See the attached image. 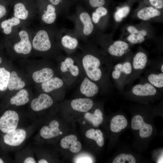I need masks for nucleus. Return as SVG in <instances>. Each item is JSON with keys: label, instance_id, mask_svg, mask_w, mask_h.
Segmentation results:
<instances>
[{"label": "nucleus", "instance_id": "obj_2", "mask_svg": "<svg viewBox=\"0 0 163 163\" xmlns=\"http://www.w3.org/2000/svg\"><path fill=\"white\" fill-rule=\"evenodd\" d=\"M68 18L74 24L73 30L79 39L86 41L93 34L94 26L91 16L81 3L76 6L75 13Z\"/></svg>", "mask_w": 163, "mask_h": 163}, {"label": "nucleus", "instance_id": "obj_6", "mask_svg": "<svg viewBox=\"0 0 163 163\" xmlns=\"http://www.w3.org/2000/svg\"><path fill=\"white\" fill-rule=\"evenodd\" d=\"M78 40L73 30L63 28L59 30V41L60 45L62 49L68 54L74 52L78 47Z\"/></svg>", "mask_w": 163, "mask_h": 163}, {"label": "nucleus", "instance_id": "obj_29", "mask_svg": "<svg viewBox=\"0 0 163 163\" xmlns=\"http://www.w3.org/2000/svg\"><path fill=\"white\" fill-rule=\"evenodd\" d=\"M79 2L83 4L86 10H94L95 8L101 6H106L112 0H78Z\"/></svg>", "mask_w": 163, "mask_h": 163}, {"label": "nucleus", "instance_id": "obj_11", "mask_svg": "<svg viewBox=\"0 0 163 163\" xmlns=\"http://www.w3.org/2000/svg\"><path fill=\"white\" fill-rule=\"evenodd\" d=\"M108 45H102L105 50L113 58L122 57L128 52L129 49V44L122 40H117Z\"/></svg>", "mask_w": 163, "mask_h": 163}, {"label": "nucleus", "instance_id": "obj_18", "mask_svg": "<svg viewBox=\"0 0 163 163\" xmlns=\"http://www.w3.org/2000/svg\"><path fill=\"white\" fill-rule=\"evenodd\" d=\"M145 78L152 85L159 91L163 89V73L154 69L146 71Z\"/></svg>", "mask_w": 163, "mask_h": 163}, {"label": "nucleus", "instance_id": "obj_31", "mask_svg": "<svg viewBox=\"0 0 163 163\" xmlns=\"http://www.w3.org/2000/svg\"><path fill=\"white\" fill-rule=\"evenodd\" d=\"M108 10L106 7L101 6L95 8L92 13L91 18L94 24H98L102 18L107 14Z\"/></svg>", "mask_w": 163, "mask_h": 163}, {"label": "nucleus", "instance_id": "obj_43", "mask_svg": "<svg viewBox=\"0 0 163 163\" xmlns=\"http://www.w3.org/2000/svg\"><path fill=\"white\" fill-rule=\"evenodd\" d=\"M24 163H36V161L33 157H28L26 158L24 161Z\"/></svg>", "mask_w": 163, "mask_h": 163}, {"label": "nucleus", "instance_id": "obj_42", "mask_svg": "<svg viewBox=\"0 0 163 163\" xmlns=\"http://www.w3.org/2000/svg\"><path fill=\"white\" fill-rule=\"evenodd\" d=\"M104 138L103 136L98 138L96 141L97 145L100 147L102 146L104 143Z\"/></svg>", "mask_w": 163, "mask_h": 163}, {"label": "nucleus", "instance_id": "obj_26", "mask_svg": "<svg viewBox=\"0 0 163 163\" xmlns=\"http://www.w3.org/2000/svg\"><path fill=\"white\" fill-rule=\"evenodd\" d=\"M84 117L95 127H98L103 121V113L98 108L96 109L93 113L86 112L84 114Z\"/></svg>", "mask_w": 163, "mask_h": 163}, {"label": "nucleus", "instance_id": "obj_27", "mask_svg": "<svg viewBox=\"0 0 163 163\" xmlns=\"http://www.w3.org/2000/svg\"><path fill=\"white\" fill-rule=\"evenodd\" d=\"M25 82L21 80L15 71H12L10 76L8 85V88L10 91L18 90L24 87Z\"/></svg>", "mask_w": 163, "mask_h": 163}, {"label": "nucleus", "instance_id": "obj_45", "mask_svg": "<svg viewBox=\"0 0 163 163\" xmlns=\"http://www.w3.org/2000/svg\"><path fill=\"white\" fill-rule=\"evenodd\" d=\"M4 162L2 159L0 158V163H3Z\"/></svg>", "mask_w": 163, "mask_h": 163}, {"label": "nucleus", "instance_id": "obj_15", "mask_svg": "<svg viewBox=\"0 0 163 163\" xmlns=\"http://www.w3.org/2000/svg\"><path fill=\"white\" fill-rule=\"evenodd\" d=\"M26 135V132L24 129H16L6 133L4 137V141L5 143L10 146H18L24 141Z\"/></svg>", "mask_w": 163, "mask_h": 163}, {"label": "nucleus", "instance_id": "obj_39", "mask_svg": "<svg viewBox=\"0 0 163 163\" xmlns=\"http://www.w3.org/2000/svg\"><path fill=\"white\" fill-rule=\"evenodd\" d=\"M82 148V145L81 142L79 141H76L71 145L69 149V150L73 153H77L79 152Z\"/></svg>", "mask_w": 163, "mask_h": 163}, {"label": "nucleus", "instance_id": "obj_19", "mask_svg": "<svg viewBox=\"0 0 163 163\" xmlns=\"http://www.w3.org/2000/svg\"><path fill=\"white\" fill-rule=\"evenodd\" d=\"M58 122L54 120L50 123L49 126H43L40 130V134L43 138L49 139L57 137L60 135L61 132L59 129Z\"/></svg>", "mask_w": 163, "mask_h": 163}, {"label": "nucleus", "instance_id": "obj_44", "mask_svg": "<svg viewBox=\"0 0 163 163\" xmlns=\"http://www.w3.org/2000/svg\"><path fill=\"white\" fill-rule=\"evenodd\" d=\"M38 163H48V162L45 159H41L38 161Z\"/></svg>", "mask_w": 163, "mask_h": 163}, {"label": "nucleus", "instance_id": "obj_35", "mask_svg": "<svg viewBox=\"0 0 163 163\" xmlns=\"http://www.w3.org/2000/svg\"><path fill=\"white\" fill-rule=\"evenodd\" d=\"M77 136L74 135H70L62 138L60 141L61 147L65 149H69L70 146L77 141Z\"/></svg>", "mask_w": 163, "mask_h": 163}, {"label": "nucleus", "instance_id": "obj_33", "mask_svg": "<svg viewBox=\"0 0 163 163\" xmlns=\"http://www.w3.org/2000/svg\"><path fill=\"white\" fill-rule=\"evenodd\" d=\"M130 10V7L128 5H124L118 8L114 14V17L115 20L117 22L121 21L129 14Z\"/></svg>", "mask_w": 163, "mask_h": 163}, {"label": "nucleus", "instance_id": "obj_13", "mask_svg": "<svg viewBox=\"0 0 163 163\" xmlns=\"http://www.w3.org/2000/svg\"><path fill=\"white\" fill-rule=\"evenodd\" d=\"M20 40L15 43L13 46L14 51L17 53L28 54L31 52L32 45L29 39L28 33L25 30H20L18 33Z\"/></svg>", "mask_w": 163, "mask_h": 163}, {"label": "nucleus", "instance_id": "obj_32", "mask_svg": "<svg viewBox=\"0 0 163 163\" xmlns=\"http://www.w3.org/2000/svg\"><path fill=\"white\" fill-rule=\"evenodd\" d=\"M10 72L3 67L0 68V91H4L8 88L9 79Z\"/></svg>", "mask_w": 163, "mask_h": 163}, {"label": "nucleus", "instance_id": "obj_23", "mask_svg": "<svg viewBox=\"0 0 163 163\" xmlns=\"http://www.w3.org/2000/svg\"><path fill=\"white\" fill-rule=\"evenodd\" d=\"M160 11L152 6H145L140 9L137 12V16L140 19L148 21L154 17L159 16Z\"/></svg>", "mask_w": 163, "mask_h": 163}, {"label": "nucleus", "instance_id": "obj_17", "mask_svg": "<svg viewBox=\"0 0 163 163\" xmlns=\"http://www.w3.org/2000/svg\"><path fill=\"white\" fill-rule=\"evenodd\" d=\"M53 103L52 98L48 95L43 93L32 101L30 107L34 111H39L49 108Z\"/></svg>", "mask_w": 163, "mask_h": 163}, {"label": "nucleus", "instance_id": "obj_38", "mask_svg": "<svg viewBox=\"0 0 163 163\" xmlns=\"http://www.w3.org/2000/svg\"><path fill=\"white\" fill-rule=\"evenodd\" d=\"M127 30L130 34H135L141 37H144L147 34L145 30H138L135 27L132 26H128L127 28Z\"/></svg>", "mask_w": 163, "mask_h": 163}, {"label": "nucleus", "instance_id": "obj_8", "mask_svg": "<svg viewBox=\"0 0 163 163\" xmlns=\"http://www.w3.org/2000/svg\"><path fill=\"white\" fill-rule=\"evenodd\" d=\"M148 65L147 55L143 51L138 52L132 59V72L130 84L140 78L142 74Z\"/></svg>", "mask_w": 163, "mask_h": 163}, {"label": "nucleus", "instance_id": "obj_24", "mask_svg": "<svg viewBox=\"0 0 163 163\" xmlns=\"http://www.w3.org/2000/svg\"><path fill=\"white\" fill-rule=\"evenodd\" d=\"M54 74L52 69L45 67L34 72L32 74V78L36 82L42 83L53 77Z\"/></svg>", "mask_w": 163, "mask_h": 163}, {"label": "nucleus", "instance_id": "obj_47", "mask_svg": "<svg viewBox=\"0 0 163 163\" xmlns=\"http://www.w3.org/2000/svg\"><path fill=\"white\" fill-rule=\"evenodd\" d=\"M62 132L61 131V132H60V135L62 134Z\"/></svg>", "mask_w": 163, "mask_h": 163}, {"label": "nucleus", "instance_id": "obj_20", "mask_svg": "<svg viewBox=\"0 0 163 163\" xmlns=\"http://www.w3.org/2000/svg\"><path fill=\"white\" fill-rule=\"evenodd\" d=\"M94 106V102L88 98H80L73 100L71 106L74 110L82 112H86L90 110Z\"/></svg>", "mask_w": 163, "mask_h": 163}, {"label": "nucleus", "instance_id": "obj_7", "mask_svg": "<svg viewBox=\"0 0 163 163\" xmlns=\"http://www.w3.org/2000/svg\"><path fill=\"white\" fill-rule=\"evenodd\" d=\"M128 93L136 96L146 97L155 96L159 91L150 84L145 78L141 77L139 82L133 86Z\"/></svg>", "mask_w": 163, "mask_h": 163}, {"label": "nucleus", "instance_id": "obj_9", "mask_svg": "<svg viewBox=\"0 0 163 163\" xmlns=\"http://www.w3.org/2000/svg\"><path fill=\"white\" fill-rule=\"evenodd\" d=\"M37 6L43 12L41 19L43 22L48 25L53 24L58 14L57 10L48 0H37Z\"/></svg>", "mask_w": 163, "mask_h": 163}, {"label": "nucleus", "instance_id": "obj_12", "mask_svg": "<svg viewBox=\"0 0 163 163\" xmlns=\"http://www.w3.org/2000/svg\"><path fill=\"white\" fill-rule=\"evenodd\" d=\"M37 5L34 0H18L13 5L14 17L23 20L26 19L28 16L29 10Z\"/></svg>", "mask_w": 163, "mask_h": 163}, {"label": "nucleus", "instance_id": "obj_14", "mask_svg": "<svg viewBox=\"0 0 163 163\" xmlns=\"http://www.w3.org/2000/svg\"><path fill=\"white\" fill-rule=\"evenodd\" d=\"M131 127L133 130L139 129V136L142 138L148 137L152 133V126L144 122L143 118L139 115H136L132 119Z\"/></svg>", "mask_w": 163, "mask_h": 163}, {"label": "nucleus", "instance_id": "obj_5", "mask_svg": "<svg viewBox=\"0 0 163 163\" xmlns=\"http://www.w3.org/2000/svg\"><path fill=\"white\" fill-rule=\"evenodd\" d=\"M59 69L66 84H72L79 76L82 69L79 57L69 55L63 56Z\"/></svg>", "mask_w": 163, "mask_h": 163}, {"label": "nucleus", "instance_id": "obj_37", "mask_svg": "<svg viewBox=\"0 0 163 163\" xmlns=\"http://www.w3.org/2000/svg\"><path fill=\"white\" fill-rule=\"evenodd\" d=\"M10 0H0V20L3 18L7 13V6Z\"/></svg>", "mask_w": 163, "mask_h": 163}, {"label": "nucleus", "instance_id": "obj_22", "mask_svg": "<svg viewBox=\"0 0 163 163\" xmlns=\"http://www.w3.org/2000/svg\"><path fill=\"white\" fill-rule=\"evenodd\" d=\"M65 84L63 79L54 77L42 83L41 86L42 90L48 93L61 88Z\"/></svg>", "mask_w": 163, "mask_h": 163}, {"label": "nucleus", "instance_id": "obj_34", "mask_svg": "<svg viewBox=\"0 0 163 163\" xmlns=\"http://www.w3.org/2000/svg\"><path fill=\"white\" fill-rule=\"evenodd\" d=\"M136 160L132 155L124 153L120 154L113 159V163H135Z\"/></svg>", "mask_w": 163, "mask_h": 163}, {"label": "nucleus", "instance_id": "obj_36", "mask_svg": "<svg viewBox=\"0 0 163 163\" xmlns=\"http://www.w3.org/2000/svg\"><path fill=\"white\" fill-rule=\"evenodd\" d=\"M144 37L135 34H130L127 37V40L131 44H136L142 43L145 40Z\"/></svg>", "mask_w": 163, "mask_h": 163}, {"label": "nucleus", "instance_id": "obj_30", "mask_svg": "<svg viewBox=\"0 0 163 163\" xmlns=\"http://www.w3.org/2000/svg\"><path fill=\"white\" fill-rule=\"evenodd\" d=\"M20 22V19L13 17L2 21L0 23V27L5 34L9 35L12 32L13 27L19 25Z\"/></svg>", "mask_w": 163, "mask_h": 163}, {"label": "nucleus", "instance_id": "obj_3", "mask_svg": "<svg viewBox=\"0 0 163 163\" xmlns=\"http://www.w3.org/2000/svg\"><path fill=\"white\" fill-rule=\"evenodd\" d=\"M59 30L50 26L39 30L32 40L33 48L39 51L46 52L52 48L54 43H59Z\"/></svg>", "mask_w": 163, "mask_h": 163}, {"label": "nucleus", "instance_id": "obj_21", "mask_svg": "<svg viewBox=\"0 0 163 163\" xmlns=\"http://www.w3.org/2000/svg\"><path fill=\"white\" fill-rule=\"evenodd\" d=\"M56 8L58 14L65 15L72 6L77 4L78 0H48Z\"/></svg>", "mask_w": 163, "mask_h": 163}, {"label": "nucleus", "instance_id": "obj_16", "mask_svg": "<svg viewBox=\"0 0 163 163\" xmlns=\"http://www.w3.org/2000/svg\"><path fill=\"white\" fill-rule=\"evenodd\" d=\"M79 89L82 94L87 97H90L96 95L100 88L97 84L86 76L81 82Z\"/></svg>", "mask_w": 163, "mask_h": 163}, {"label": "nucleus", "instance_id": "obj_4", "mask_svg": "<svg viewBox=\"0 0 163 163\" xmlns=\"http://www.w3.org/2000/svg\"><path fill=\"white\" fill-rule=\"evenodd\" d=\"M132 59L127 58L113 65L110 73V77L117 88L122 91L126 85L130 84L132 76Z\"/></svg>", "mask_w": 163, "mask_h": 163}, {"label": "nucleus", "instance_id": "obj_25", "mask_svg": "<svg viewBox=\"0 0 163 163\" xmlns=\"http://www.w3.org/2000/svg\"><path fill=\"white\" fill-rule=\"evenodd\" d=\"M127 121L123 116L118 115L113 117L111 120L110 129L113 133H118L127 126Z\"/></svg>", "mask_w": 163, "mask_h": 163}, {"label": "nucleus", "instance_id": "obj_28", "mask_svg": "<svg viewBox=\"0 0 163 163\" xmlns=\"http://www.w3.org/2000/svg\"><path fill=\"white\" fill-rule=\"evenodd\" d=\"M28 93L25 89L20 90L10 100V103L17 106L24 105L27 103L29 100L28 97Z\"/></svg>", "mask_w": 163, "mask_h": 163}, {"label": "nucleus", "instance_id": "obj_40", "mask_svg": "<svg viewBox=\"0 0 163 163\" xmlns=\"http://www.w3.org/2000/svg\"><path fill=\"white\" fill-rule=\"evenodd\" d=\"M103 134L100 130L97 129L95 130L91 139L96 141L98 138L103 136Z\"/></svg>", "mask_w": 163, "mask_h": 163}, {"label": "nucleus", "instance_id": "obj_10", "mask_svg": "<svg viewBox=\"0 0 163 163\" xmlns=\"http://www.w3.org/2000/svg\"><path fill=\"white\" fill-rule=\"evenodd\" d=\"M19 120L18 113L14 111L8 110L0 118V130L7 133L16 129Z\"/></svg>", "mask_w": 163, "mask_h": 163}, {"label": "nucleus", "instance_id": "obj_46", "mask_svg": "<svg viewBox=\"0 0 163 163\" xmlns=\"http://www.w3.org/2000/svg\"><path fill=\"white\" fill-rule=\"evenodd\" d=\"M2 61V59L1 57L0 56V64L1 63Z\"/></svg>", "mask_w": 163, "mask_h": 163}, {"label": "nucleus", "instance_id": "obj_41", "mask_svg": "<svg viewBox=\"0 0 163 163\" xmlns=\"http://www.w3.org/2000/svg\"><path fill=\"white\" fill-rule=\"evenodd\" d=\"M76 163H92V161L88 157H86L81 158L79 159H78L76 161Z\"/></svg>", "mask_w": 163, "mask_h": 163}, {"label": "nucleus", "instance_id": "obj_1", "mask_svg": "<svg viewBox=\"0 0 163 163\" xmlns=\"http://www.w3.org/2000/svg\"><path fill=\"white\" fill-rule=\"evenodd\" d=\"M104 54L88 43L82 48L79 57L85 75L97 84L100 89H109L112 86L110 73L114 64Z\"/></svg>", "mask_w": 163, "mask_h": 163}]
</instances>
